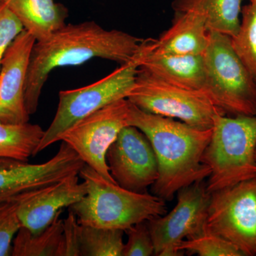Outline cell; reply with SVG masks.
<instances>
[{"mask_svg": "<svg viewBox=\"0 0 256 256\" xmlns=\"http://www.w3.org/2000/svg\"><path fill=\"white\" fill-rule=\"evenodd\" d=\"M142 40L120 30H106L89 21L66 24L46 40L36 42L25 86V105L28 114L36 112L42 88L55 68L82 65L96 58L122 65L136 57Z\"/></svg>", "mask_w": 256, "mask_h": 256, "instance_id": "6da1fadb", "label": "cell"}, {"mask_svg": "<svg viewBox=\"0 0 256 256\" xmlns=\"http://www.w3.org/2000/svg\"><path fill=\"white\" fill-rule=\"evenodd\" d=\"M129 101V100H128ZM128 126L149 139L158 160V178L152 192L171 201L178 190L208 178L210 170L202 162L212 129H197L182 121L141 110L129 101Z\"/></svg>", "mask_w": 256, "mask_h": 256, "instance_id": "7a4b0ae2", "label": "cell"}, {"mask_svg": "<svg viewBox=\"0 0 256 256\" xmlns=\"http://www.w3.org/2000/svg\"><path fill=\"white\" fill-rule=\"evenodd\" d=\"M78 175L86 184V194L69 207V212L76 216L80 225L127 232L136 224L166 213L162 198L109 182L86 164Z\"/></svg>", "mask_w": 256, "mask_h": 256, "instance_id": "3957f363", "label": "cell"}, {"mask_svg": "<svg viewBox=\"0 0 256 256\" xmlns=\"http://www.w3.org/2000/svg\"><path fill=\"white\" fill-rule=\"evenodd\" d=\"M256 116L216 114L202 156L210 170L207 191L212 194L256 178Z\"/></svg>", "mask_w": 256, "mask_h": 256, "instance_id": "277c9868", "label": "cell"}, {"mask_svg": "<svg viewBox=\"0 0 256 256\" xmlns=\"http://www.w3.org/2000/svg\"><path fill=\"white\" fill-rule=\"evenodd\" d=\"M203 92L226 114L256 116V80L234 50L232 38L208 32Z\"/></svg>", "mask_w": 256, "mask_h": 256, "instance_id": "5b68a950", "label": "cell"}, {"mask_svg": "<svg viewBox=\"0 0 256 256\" xmlns=\"http://www.w3.org/2000/svg\"><path fill=\"white\" fill-rule=\"evenodd\" d=\"M138 68L136 54L132 60L94 84L60 92L56 112L44 131L36 156L60 141L62 134L80 120L116 101L127 99L136 84Z\"/></svg>", "mask_w": 256, "mask_h": 256, "instance_id": "8992f818", "label": "cell"}, {"mask_svg": "<svg viewBox=\"0 0 256 256\" xmlns=\"http://www.w3.org/2000/svg\"><path fill=\"white\" fill-rule=\"evenodd\" d=\"M127 99L146 112L178 119L203 130L212 129L216 114H226L204 92L175 86L140 68Z\"/></svg>", "mask_w": 256, "mask_h": 256, "instance_id": "52a82bcc", "label": "cell"}, {"mask_svg": "<svg viewBox=\"0 0 256 256\" xmlns=\"http://www.w3.org/2000/svg\"><path fill=\"white\" fill-rule=\"evenodd\" d=\"M206 232L256 256V178L210 194Z\"/></svg>", "mask_w": 256, "mask_h": 256, "instance_id": "ba28073f", "label": "cell"}, {"mask_svg": "<svg viewBox=\"0 0 256 256\" xmlns=\"http://www.w3.org/2000/svg\"><path fill=\"white\" fill-rule=\"evenodd\" d=\"M178 202L168 214L148 220L156 256H182L178 246L183 240L206 232L210 193L203 182L182 188Z\"/></svg>", "mask_w": 256, "mask_h": 256, "instance_id": "9c48e42d", "label": "cell"}, {"mask_svg": "<svg viewBox=\"0 0 256 256\" xmlns=\"http://www.w3.org/2000/svg\"><path fill=\"white\" fill-rule=\"evenodd\" d=\"M128 99L116 101L74 124L60 141L68 144L106 181L117 184L109 171L106 154L121 130L128 126Z\"/></svg>", "mask_w": 256, "mask_h": 256, "instance_id": "30bf717a", "label": "cell"}, {"mask_svg": "<svg viewBox=\"0 0 256 256\" xmlns=\"http://www.w3.org/2000/svg\"><path fill=\"white\" fill-rule=\"evenodd\" d=\"M112 178L121 188L146 193L158 178V160L148 137L138 128L121 130L106 154Z\"/></svg>", "mask_w": 256, "mask_h": 256, "instance_id": "8fae6325", "label": "cell"}, {"mask_svg": "<svg viewBox=\"0 0 256 256\" xmlns=\"http://www.w3.org/2000/svg\"><path fill=\"white\" fill-rule=\"evenodd\" d=\"M85 162L66 143L42 164L15 162L0 166V202L78 175Z\"/></svg>", "mask_w": 256, "mask_h": 256, "instance_id": "7c38bea8", "label": "cell"}, {"mask_svg": "<svg viewBox=\"0 0 256 256\" xmlns=\"http://www.w3.org/2000/svg\"><path fill=\"white\" fill-rule=\"evenodd\" d=\"M36 40L24 30L6 50L0 67V122L23 124L30 121L25 105L28 64Z\"/></svg>", "mask_w": 256, "mask_h": 256, "instance_id": "4fadbf2b", "label": "cell"}, {"mask_svg": "<svg viewBox=\"0 0 256 256\" xmlns=\"http://www.w3.org/2000/svg\"><path fill=\"white\" fill-rule=\"evenodd\" d=\"M85 182L74 175L16 196L18 216L22 227L38 234L47 228L64 208H69L86 194Z\"/></svg>", "mask_w": 256, "mask_h": 256, "instance_id": "5bb4252c", "label": "cell"}, {"mask_svg": "<svg viewBox=\"0 0 256 256\" xmlns=\"http://www.w3.org/2000/svg\"><path fill=\"white\" fill-rule=\"evenodd\" d=\"M204 18L194 13L174 12L173 24L158 40H142L140 50L150 55L203 54L208 44Z\"/></svg>", "mask_w": 256, "mask_h": 256, "instance_id": "9a60e30c", "label": "cell"}, {"mask_svg": "<svg viewBox=\"0 0 256 256\" xmlns=\"http://www.w3.org/2000/svg\"><path fill=\"white\" fill-rule=\"evenodd\" d=\"M139 68L153 76L182 88L203 92L205 82L203 54L150 55L140 48Z\"/></svg>", "mask_w": 256, "mask_h": 256, "instance_id": "2e32d148", "label": "cell"}, {"mask_svg": "<svg viewBox=\"0 0 256 256\" xmlns=\"http://www.w3.org/2000/svg\"><path fill=\"white\" fill-rule=\"evenodd\" d=\"M24 28L36 42L46 40L63 28L68 16V9L54 0H4Z\"/></svg>", "mask_w": 256, "mask_h": 256, "instance_id": "e0dca14e", "label": "cell"}, {"mask_svg": "<svg viewBox=\"0 0 256 256\" xmlns=\"http://www.w3.org/2000/svg\"><path fill=\"white\" fill-rule=\"evenodd\" d=\"M244 0H174V12H192L204 18L208 32L230 38L236 36L240 26Z\"/></svg>", "mask_w": 256, "mask_h": 256, "instance_id": "ac0fdd59", "label": "cell"}, {"mask_svg": "<svg viewBox=\"0 0 256 256\" xmlns=\"http://www.w3.org/2000/svg\"><path fill=\"white\" fill-rule=\"evenodd\" d=\"M44 134L38 124L26 122H0V166L15 162H28L36 151Z\"/></svg>", "mask_w": 256, "mask_h": 256, "instance_id": "d6986e66", "label": "cell"}, {"mask_svg": "<svg viewBox=\"0 0 256 256\" xmlns=\"http://www.w3.org/2000/svg\"><path fill=\"white\" fill-rule=\"evenodd\" d=\"M60 214L40 233H32L21 226L13 240L11 256H60L64 232Z\"/></svg>", "mask_w": 256, "mask_h": 256, "instance_id": "ffe728a7", "label": "cell"}, {"mask_svg": "<svg viewBox=\"0 0 256 256\" xmlns=\"http://www.w3.org/2000/svg\"><path fill=\"white\" fill-rule=\"evenodd\" d=\"M124 232L80 225V256H122Z\"/></svg>", "mask_w": 256, "mask_h": 256, "instance_id": "44dd1931", "label": "cell"}, {"mask_svg": "<svg viewBox=\"0 0 256 256\" xmlns=\"http://www.w3.org/2000/svg\"><path fill=\"white\" fill-rule=\"evenodd\" d=\"M237 54L256 80V3L242 6L240 26L236 36L232 38Z\"/></svg>", "mask_w": 256, "mask_h": 256, "instance_id": "7402d4cb", "label": "cell"}, {"mask_svg": "<svg viewBox=\"0 0 256 256\" xmlns=\"http://www.w3.org/2000/svg\"><path fill=\"white\" fill-rule=\"evenodd\" d=\"M178 250L200 256H245L238 247L228 240L207 232L195 238L183 240Z\"/></svg>", "mask_w": 256, "mask_h": 256, "instance_id": "603a6c76", "label": "cell"}, {"mask_svg": "<svg viewBox=\"0 0 256 256\" xmlns=\"http://www.w3.org/2000/svg\"><path fill=\"white\" fill-rule=\"evenodd\" d=\"M20 228L16 197L0 202V256H11L13 240Z\"/></svg>", "mask_w": 256, "mask_h": 256, "instance_id": "cb8c5ba5", "label": "cell"}, {"mask_svg": "<svg viewBox=\"0 0 256 256\" xmlns=\"http://www.w3.org/2000/svg\"><path fill=\"white\" fill-rule=\"evenodd\" d=\"M126 232L128 239L124 244L122 256H156L148 220L136 224Z\"/></svg>", "mask_w": 256, "mask_h": 256, "instance_id": "d4e9b609", "label": "cell"}, {"mask_svg": "<svg viewBox=\"0 0 256 256\" xmlns=\"http://www.w3.org/2000/svg\"><path fill=\"white\" fill-rule=\"evenodd\" d=\"M24 30L22 24L4 2H0V67L12 44Z\"/></svg>", "mask_w": 256, "mask_h": 256, "instance_id": "484cf974", "label": "cell"}, {"mask_svg": "<svg viewBox=\"0 0 256 256\" xmlns=\"http://www.w3.org/2000/svg\"><path fill=\"white\" fill-rule=\"evenodd\" d=\"M80 225L76 216L69 212L64 220L63 240L60 256H80Z\"/></svg>", "mask_w": 256, "mask_h": 256, "instance_id": "4316f807", "label": "cell"}, {"mask_svg": "<svg viewBox=\"0 0 256 256\" xmlns=\"http://www.w3.org/2000/svg\"><path fill=\"white\" fill-rule=\"evenodd\" d=\"M249 1H250V2L256 3V0H249Z\"/></svg>", "mask_w": 256, "mask_h": 256, "instance_id": "83f0119b", "label": "cell"}, {"mask_svg": "<svg viewBox=\"0 0 256 256\" xmlns=\"http://www.w3.org/2000/svg\"><path fill=\"white\" fill-rule=\"evenodd\" d=\"M4 1V0H0V2H3Z\"/></svg>", "mask_w": 256, "mask_h": 256, "instance_id": "f1b7e54d", "label": "cell"}, {"mask_svg": "<svg viewBox=\"0 0 256 256\" xmlns=\"http://www.w3.org/2000/svg\"></svg>", "mask_w": 256, "mask_h": 256, "instance_id": "f546056e", "label": "cell"}]
</instances>
